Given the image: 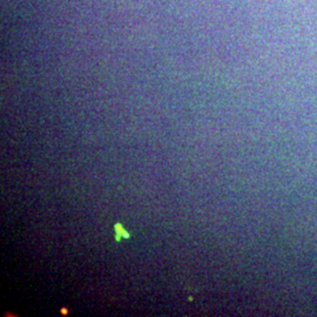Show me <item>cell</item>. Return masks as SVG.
I'll list each match as a JSON object with an SVG mask.
<instances>
[{
	"instance_id": "cell-2",
	"label": "cell",
	"mask_w": 317,
	"mask_h": 317,
	"mask_svg": "<svg viewBox=\"0 0 317 317\" xmlns=\"http://www.w3.org/2000/svg\"><path fill=\"white\" fill-rule=\"evenodd\" d=\"M62 314H67V310H66V309H62Z\"/></svg>"
},
{
	"instance_id": "cell-1",
	"label": "cell",
	"mask_w": 317,
	"mask_h": 317,
	"mask_svg": "<svg viewBox=\"0 0 317 317\" xmlns=\"http://www.w3.org/2000/svg\"><path fill=\"white\" fill-rule=\"evenodd\" d=\"M122 237L128 239L129 234L125 230V229H123V227L120 224V223H116V224H115V239H116L117 241H120Z\"/></svg>"
}]
</instances>
